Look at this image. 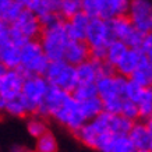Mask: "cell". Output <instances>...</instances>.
<instances>
[{"label":"cell","instance_id":"30","mask_svg":"<svg viewBox=\"0 0 152 152\" xmlns=\"http://www.w3.org/2000/svg\"><path fill=\"white\" fill-rule=\"evenodd\" d=\"M81 11V0H61L59 15L63 20H70Z\"/></svg>","mask_w":152,"mask_h":152},{"label":"cell","instance_id":"22","mask_svg":"<svg viewBox=\"0 0 152 152\" xmlns=\"http://www.w3.org/2000/svg\"><path fill=\"white\" fill-rule=\"evenodd\" d=\"M127 50H129V46L126 45L124 42L117 41V39H112L105 48V61L115 67L117 64V61L126 55Z\"/></svg>","mask_w":152,"mask_h":152},{"label":"cell","instance_id":"9","mask_svg":"<svg viewBox=\"0 0 152 152\" xmlns=\"http://www.w3.org/2000/svg\"><path fill=\"white\" fill-rule=\"evenodd\" d=\"M126 84H127V78L115 73L112 75H101L95 81V87H96L98 96L101 98V101H105L110 98H123Z\"/></svg>","mask_w":152,"mask_h":152},{"label":"cell","instance_id":"19","mask_svg":"<svg viewBox=\"0 0 152 152\" xmlns=\"http://www.w3.org/2000/svg\"><path fill=\"white\" fill-rule=\"evenodd\" d=\"M0 64H3L7 70L20 69L21 66V56H20V46L9 42L0 48Z\"/></svg>","mask_w":152,"mask_h":152},{"label":"cell","instance_id":"45","mask_svg":"<svg viewBox=\"0 0 152 152\" xmlns=\"http://www.w3.org/2000/svg\"><path fill=\"white\" fill-rule=\"evenodd\" d=\"M134 152H147V151H137V149H135V151H134Z\"/></svg>","mask_w":152,"mask_h":152},{"label":"cell","instance_id":"6","mask_svg":"<svg viewBox=\"0 0 152 152\" xmlns=\"http://www.w3.org/2000/svg\"><path fill=\"white\" fill-rule=\"evenodd\" d=\"M48 88H49V83L43 75H25L20 95L28 105L31 116L37 113L38 106L45 96Z\"/></svg>","mask_w":152,"mask_h":152},{"label":"cell","instance_id":"31","mask_svg":"<svg viewBox=\"0 0 152 152\" xmlns=\"http://www.w3.org/2000/svg\"><path fill=\"white\" fill-rule=\"evenodd\" d=\"M23 10H24L23 6L13 0L7 7H4V9L0 11V17L3 18V21H6L10 25V24H13L15 20L18 18V15L23 13Z\"/></svg>","mask_w":152,"mask_h":152},{"label":"cell","instance_id":"29","mask_svg":"<svg viewBox=\"0 0 152 152\" xmlns=\"http://www.w3.org/2000/svg\"><path fill=\"white\" fill-rule=\"evenodd\" d=\"M71 96L78 102L87 101L94 96H98L95 83L92 84H77V87L71 91Z\"/></svg>","mask_w":152,"mask_h":152},{"label":"cell","instance_id":"18","mask_svg":"<svg viewBox=\"0 0 152 152\" xmlns=\"http://www.w3.org/2000/svg\"><path fill=\"white\" fill-rule=\"evenodd\" d=\"M133 144L130 141L129 135H117L110 134L103 141L98 152H134Z\"/></svg>","mask_w":152,"mask_h":152},{"label":"cell","instance_id":"12","mask_svg":"<svg viewBox=\"0 0 152 152\" xmlns=\"http://www.w3.org/2000/svg\"><path fill=\"white\" fill-rule=\"evenodd\" d=\"M130 0H96L98 17L103 20H113L120 15H127Z\"/></svg>","mask_w":152,"mask_h":152},{"label":"cell","instance_id":"35","mask_svg":"<svg viewBox=\"0 0 152 152\" xmlns=\"http://www.w3.org/2000/svg\"><path fill=\"white\" fill-rule=\"evenodd\" d=\"M140 50L142 52V55L148 59V61L152 64V32L144 34L142 43L140 46Z\"/></svg>","mask_w":152,"mask_h":152},{"label":"cell","instance_id":"23","mask_svg":"<svg viewBox=\"0 0 152 152\" xmlns=\"http://www.w3.org/2000/svg\"><path fill=\"white\" fill-rule=\"evenodd\" d=\"M4 113L11 116V117H17V119H25L28 116H31V112L28 109V105L25 103V101L23 99L21 95L7 101Z\"/></svg>","mask_w":152,"mask_h":152},{"label":"cell","instance_id":"10","mask_svg":"<svg viewBox=\"0 0 152 152\" xmlns=\"http://www.w3.org/2000/svg\"><path fill=\"white\" fill-rule=\"evenodd\" d=\"M69 95L70 94L63 91V89H60L57 87H53V85H49L45 96H43L42 102L38 106L35 115L41 116V117H43V119H46V120L52 119L53 113L63 105V102L67 99Z\"/></svg>","mask_w":152,"mask_h":152},{"label":"cell","instance_id":"27","mask_svg":"<svg viewBox=\"0 0 152 152\" xmlns=\"http://www.w3.org/2000/svg\"><path fill=\"white\" fill-rule=\"evenodd\" d=\"M135 103L140 112V120L148 119L152 115V88H144Z\"/></svg>","mask_w":152,"mask_h":152},{"label":"cell","instance_id":"33","mask_svg":"<svg viewBox=\"0 0 152 152\" xmlns=\"http://www.w3.org/2000/svg\"><path fill=\"white\" fill-rule=\"evenodd\" d=\"M142 87H140L137 83H134L133 80L127 78V84H126V88H124V94H123V98L124 99H129V101H133V102H137L138 101L140 95L142 92Z\"/></svg>","mask_w":152,"mask_h":152},{"label":"cell","instance_id":"3","mask_svg":"<svg viewBox=\"0 0 152 152\" xmlns=\"http://www.w3.org/2000/svg\"><path fill=\"white\" fill-rule=\"evenodd\" d=\"M43 77L46 78L49 85L57 87L69 94H71V91L78 84L75 67L69 64L64 60H53V61H49V66H48Z\"/></svg>","mask_w":152,"mask_h":152},{"label":"cell","instance_id":"4","mask_svg":"<svg viewBox=\"0 0 152 152\" xmlns=\"http://www.w3.org/2000/svg\"><path fill=\"white\" fill-rule=\"evenodd\" d=\"M52 119L55 120L59 126L64 127L71 134H74L77 130H80L87 123V119L84 117L81 107H80V102L75 101L71 96V94L63 102V105L53 113Z\"/></svg>","mask_w":152,"mask_h":152},{"label":"cell","instance_id":"40","mask_svg":"<svg viewBox=\"0 0 152 152\" xmlns=\"http://www.w3.org/2000/svg\"><path fill=\"white\" fill-rule=\"evenodd\" d=\"M10 152H28V151L23 147V145H18V144H14L13 147H11V149H10Z\"/></svg>","mask_w":152,"mask_h":152},{"label":"cell","instance_id":"20","mask_svg":"<svg viewBox=\"0 0 152 152\" xmlns=\"http://www.w3.org/2000/svg\"><path fill=\"white\" fill-rule=\"evenodd\" d=\"M42 55H43V50H42L39 39L27 41L25 43H23L20 46V56H21V66H20V69L31 64L32 61H35Z\"/></svg>","mask_w":152,"mask_h":152},{"label":"cell","instance_id":"1","mask_svg":"<svg viewBox=\"0 0 152 152\" xmlns=\"http://www.w3.org/2000/svg\"><path fill=\"white\" fill-rule=\"evenodd\" d=\"M38 39L41 42L43 55L50 61L63 60L66 46L70 41L67 34H66L64 20H60L59 23L53 24L50 27L42 28V32Z\"/></svg>","mask_w":152,"mask_h":152},{"label":"cell","instance_id":"36","mask_svg":"<svg viewBox=\"0 0 152 152\" xmlns=\"http://www.w3.org/2000/svg\"><path fill=\"white\" fill-rule=\"evenodd\" d=\"M60 20H63V18H61L57 13H46V14H43V15L39 17V23H41L42 28H46V27H50V25H53V24H56V23H59Z\"/></svg>","mask_w":152,"mask_h":152},{"label":"cell","instance_id":"46","mask_svg":"<svg viewBox=\"0 0 152 152\" xmlns=\"http://www.w3.org/2000/svg\"><path fill=\"white\" fill-rule=\"evenodd\" d=\"M149 152H152V144H151V149H149Z\"/></svg>","mask_w":152,"mask_h":152},{"label":"cell","instance_id":"7","mask_svg":"<svg viewBox=\"0 0 152 152\" xmlns=\"http://www.w3.org/2000/svg\"><path fill=\"white\" fill-rule=\"evenodd\" d=\"M127 17L140 32H152V1L151 0H130Z\"/></svg>","mask_w":152,"mask_h":152},{"label":"cell","instance_id":"11","mask_svg":"<svg viewBox=\"0 0 152 152\" xmlns=\"http://www.w3.org/2000/svg\"><path fill=\"white\" fill-rule=\"evenodd\" d=\"M24 78H25V75L20 69L6 71V74L0 81V92L7 98V101L17 98L21 94Z\"/></svg>","mask_w":152,"mask_h":152},{"label":"cell","instance_id":"41","mask_svg":"<svg viewBox=\"0 0 152 152\" xmlns=\"http://www.w3.org/2000/svg\"><path fill=\"white\" fill-rule=\"evenodd\" d=\"M144 123L147 124V127H148V130H149V133L152 134V115L148 117V119H145L144 120Z\"/></svg>","mask_w":152,"mask_h":152},{"label":"cell","instance_id":"44","mask_svg":"<svg viewBox=\"0 0 152 152\" xmlns=\"http://www.w3.org/2000/svg\"><path fill=\"white\" fill-rule=\"evenodd\" d=\"M14 1H17L18 4H21L23 7H25V6H27V3L29 1V0H14Z\"/></svg>","mask_w":152,"mask_h":152},{"label":"cell","instance_id":"5","mask_svg":"<svg viewBox=\"0 0 152 152\" xmlns=\"http://www.w3.org/2000/svg\"><path fill=\"white\" fill-rule=\"evenodd\" d=\"M109 24H110L113 39L124 42L130 49H140L141 43H142L144 34L140 32L134 27L127 15H120L113 20H109Z\"/></svg>","mask_w":152,"mask_h":152},{"label":"cell","instance_id":"17","mask_svg":"<svg viewBox=\"0 0 152 152\" xmlns=\"http://www.w3.org/2000/svg\"><path fill=\"white\" fill-rule=\"evenodd\" d=\"M142 56H144L142 52L140 49H130L129 48V50L126 52V55L115 66V73L129 78L130 75L134 73V70L137 69V66L140 64Z\"/></svg>","mask_w":152,"mask_h":152},{"label":"cell","instance_id":"13","mask_svg":"<svg viewBox=\"0 0 152 152\" xmlns=\"http://www.w3.org/2000/svg\"><path fill=\"white\" fill-rule=\"evenodd\" d=\"M129 135L130 141L133 144L134 149L137 151H147L149 152L151 149V144H152V134L149 133L147 124L144 123V120H137L134 121L133 127L130 130Z\"/></svg>","mask_w":152,"mask_h":152},{"label":"cell","instance_id":"28","mask_svg":"<svg viewBox=\"0 0 152 152\" xmlns=\"http://www.w3.org/2000/svg\"><path fill=\"white\" fill-rule=\"evenodd\" d=\"M134 121L126 119L121 115H112L110 117V133L117 135H127L133 127Z\"/></svg>","mask_w":152,"mask_h":152},{"label":"cell","instance_id":"38","mask_svg":"<svg viewBox=\"0 0 152 152\" xmlns=\"http://www.w3.org/2000/svg\"><path fill=\"white\" fill-rule=\"evenodd\" d=\"M91 59L103 61L105 60V48H92L91 49Z\"/></svg>","mask_w":152,"mask_h":152},{"label":"cell","instance_id":"24","mask_svg":"<svg viewBox=\"0 0 152 152\" xmlns=\"http://www.w3.org/2000/svg\"><path fill=\"white\" fill-rule=\"evenodd\" d=\"M27 131L28 134L32 137V138H39L41 135L49 131V124H48V120L41 117L38 115L28 116V121H27Z\"/></svg>","mask_w":152,"mask_h":152},{"label":"cell","instance_id":"21","mask_svg":"<svg viewBox=\"0 0 152 152\" xmlns=\"http://www.w3.org/2000/svg\"><path fill=\"white\" fill-rule=\"evenodd\" d=\"M129 78L133 80L134 83H137L140 87L152 88V64L148 61L145 56H142L140 64L137 66V69L134 70V73Z\"/></svg>","mask_w":152,"mask_h":152},{"label":"cell","instance_id":"25","mask_svg":"<svg viewBox=\"0 0 152 152\" xmlns=\"http://www.w3.org/2000/svg\"><path fill=\"white\" fill-rule=\"evenodd\" d=\"M80 107L83 112L84 117L87 119V121L95 119L98 115H101L103 112V106H102V101L99 96H94L91 99L80 102Z\"/></svg>","mask_w":152,"mask_h":152},{"label":"cell","instance_id":"39","mask_svg":"<svg viewBox=\"0 0 152 152\" xmlns=\"http://www.w3.org/2000/svg\"><path fill=\"white\" fill-rule=\"evenodd\" d=\"M6 105H7V98L0 92V113H4L6 110Z\"/></svg>","mask_w":152,"mask_h":152},{"label":"cell","instance_id":"2","mask_svg":"<svg viewBox=\"0 0 152 152\" xmlns=\"http://www.w3.org/2000/svg\"><path fill=\"white\" fill-rule=\"evenodd\" d=\"M42 32V25L39 17L32 11L24 9L13 24H10V41L14 45L21 46L31 39H38Z\"/></svg>","mask_w":152,"mask_h":152},{"label":"cell","instance_id":"8","mask_svg":"<svg viewBox=\"0 0 152 152\" xmlns=\"http://www.w3.org/2000/svg\"><path fill=\"white\" fill-rule=\"evenodd\" d=\"M112 39L113 37H112L110 31V24L107 20L99 18V17L89 20L84 41L87 42L91 49L92 48H106V45Z\"/></svg>","mask_w":152,"mask_h":152},{"label":"cell","instance_id":"26","mask_svg":"<svg viewBox=\"0 0 152 152\" xmlns=\"http://www.w3.org/2000/svg\"><path fill=\"white\" fill-rule=\"evenodd\" d=\"M35 152H59V142L55 134L52 131H46L35 140Z\"/></svg>","mask_w":152,"mask_h":152},{"label":"cell","instance_id":"42","mask_svg":"<svg viewBox=\"0 0 152 152\" xmlns=\"http://www.w3.org/2000/svg\"><path fill=\"white\" fill-rule=\"evenodd\" d=\"M11 1H13V0H0V11L4 9V7H7Z\"/></svg>","mask_w":152,"mask_h":152},{"label":"cell","instance_id":"34","mask_svg":"<svg viewBox=\"0 0 152 152\" xmlns=\"http://www.w3.org/2000/svg\"><path fill=\"white\" fill-rule=\"evenodd\" d=\"M121 103H123V98H110V99H105V101H102L103 112L109 113V115H120Z\"/></svg>","mask_w":152,"mask_h":152},{"label":"cell","instance_id":"14","mask_svg":"<svg viewBox=\"0 0 152 152\" xmlns=\"http://www.w3.org/2000/svg\"><path fill=\"white\" fill-rule=\"evenodd\" d=\"M91 57V49L85 41H69L64 50L63 60L71 66H78Z\"/></svg>","mask_w":152,"mask_h":152},{"label":"cell","instance_id":"37","mask_svg":"<svg viewBox=\"0 0 152 152\" xmlns=\"http://www.w3.org/2000/svg\"><path fill=\"white\" fill-rule=\"evenodd\" d=\"M9 42H11L10 41V25L0 17V48Z\"/></svg>","mask_w":152,"mask_h":152},{"label":"cell","instance_id":"43","mask_svg":"<svg viewBox=\"0 0 152 152\" xmlns=\"http://www.w3.org/2000/svg\"><path fill=\"white\" fill-rule=\"evenodd\" d=\"M6 71H7V69H6L3 64H0V81H1V78H3V75L6 74Z\"/></svg>","mask_w":152,"mask_h":152},{"label":"cell","instance_id":"16","mask_svg":"<svg viewBox=\"0 0 152 152\" xmlns=\"http://www.w3.org/2000/svg\"><path fill=\"white\" fill-rule=\"evenodd\" d=\"M101 67L102 61L99 60L89 59L75 66V73H77V80L78 84H92L101 77Z\"/></svg>","mask_w":152,"mask_h":152},{"label":"cell","instance_id":"32","mask_svg":"<svg viewBox=\"0 0 152 152\" xmlns=\"http://www.w3.org/2000/svg\"><path fill=\"white\" fill-rule=\"evenodd\" d=\"M120 115L124 116L126 119L131 120V121L140 120V112H138V107H137V103L133 101H129V99H123Z\"/></svg>","mask_w":152,"mask_h":152},{"label":"cell","instance_id":"15","mask_svg":"<svg viewBox=\"0 0 152 152\" xmlns=\"http://www.w3.org/2000/svg\"><path fill=\"white\" fill-rule=\"evenodd\" d=\"M89 20L91 18L88 17L87 14H84L83 11L75 14L70 20H64L66 34H67L70 41H84L85 39V34H87Z\"/></svg>","mask_w":152,"mask_h":152}]
</instances>
